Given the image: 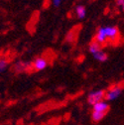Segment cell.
<instances>
[{
  "instance_id": "obj_1",
  "label": "cell",
  "mask_w": 124,
  "mask_h": 125,
  "mask_svg": "<svg viewBox=\"0 0 124 125\" xmlns=\"http://www.w3.org/2000/svg\"><path fill=\"white\" fill-rule=\"evenodd\" d=\"M104 95H105V91L102 89L93 90L89 92V94L87 95V102L90 105H93L99 101L104 100Z\"/></svg>"
},
{
  "instance_id": "obj_2",
  "label": "cell",
  "mask_w": 124,
  "mask_h": 125,
  "mask_svg": "<svg viewBox=\"0 0 124 125\" xmlns=\"http://www.w3.org/2000/svg\"><path fill=\"white\" fill-rule=\"evenodd\" d=\"M122 93V89L119 86H113L111 87L109 90L105 91V95H104V99L105 101H114L116 100Z\"/></svg>"
},
{
  "instance_id": "obj_3",
  "label": "cell",
  "mask_w": 124,
  "mask_h": 125,
  "mask_svg": "<svg viewBox=\"0 0 124 125\" xmlns=\"http://www.w3.org/2000/svg\"><path fill=\"white\" fill-rule=\"evenodd\" d=\"M103 31H104V35L107 39L110 40H115V38L118 36V29L114 26H107V27H103Z\"/></svg>"
},
{
  "instance_id": "obj_4",
  "label": "cell",
  "mask_w": 124,
  "mask_h": 125,
  "mask_svg": "<svg viewBox=\"0 0 124 125\" xmlns=\"http://www.w3.org/2000/svg\"><path fill=\"white\" fill-rule=\"evenodd\" d=\"M48 66V62L46 59L44 58H37L34 62L32 64V67L35 71H42V70H45Z\"/></svg>"
},
{
  "instance_id": "obj_5",
  "label": "cell",
  "mask_w": 124,
  "mask_h": 125,
  "mask_svg": "<svg viewBox=\"0 0 124 125\" xmlns=\"http://www.w3.org/2000/svg\"><path fill=\"white\" fill-rule=\"evenodd\" d=\"M108 108H109V105H108L107 101L102 100L99 101L95 104L92 105V111H97V112H102V113H106Z\"/></svg>"
},
{
  "instance_id": "obj_6",
  "label": "cell",
  "mask_w": 124,
  "mask_h": 125,
  "mask_svg": "<svg viewBox=\"0 0 124 125\" xmlns=\"http://www.w3.org/2000/svg\"><path fill=\"white\" fill-rule=\"evenodd\" d=\"M31 66L32 65L29 64V62H16V65L14 66V70L17 73H23V72H26Z\"/></svg>"
},
{
  "instance_id": "obj_7",
  "label": "cell",
  "mask_w": 124,
  "mask_h": 125,
  "mask_svg": "<svg viewBox=\"0 0 124 125\" xmlns=\"http://www.w3.org/2000/svg\"><path fill=\"white\" fill-rule=\"evenodd\" d=\"M88 50H89V52H90L92 55H93V54L99 52V51L102 50V49H101V45H100L99 43H97L96 41H93V42H92V43L89 45Z\"/></svg>"
},
{
  "instance_id": "obj_8",
  "label": "cell",
  "mask_w": 124,
  "mask_h": 125,
  "mask_svg": "<svg viewBox=\"0 0 124 125\" xmlns=\"http://www.w3.org/2000/svg\"><path fill=\"white\" fill-rule=\"evenodd\" d=\"M75 13L77 15V17L80 19H83L85 17L86 15V8L83 6V5H77L75 7Z\"/></svg>"
},
{
  "instance_id": "obj_9",
  "label": "cell",
  "mask_w": 124,
  "mask_h": 125,
  "mask_svg": "<svg viewBox=\"0 0 124 125\" xmlns=\"http://www.w3.org/2000/svg\"><path fill=\"white\" fill-rule=\"evenodd\" d=\"M93 58H94L96 61H98V62H105V61L108 59V56H107V54H106L104 51L100 50L99 52L93 54Z\"/></svg>"
},
{
  "instance_id": "obj_10",
  "label": "cell",
  "mask_w": 124,
  "mask_h": 125,
  "mask_svg": "<svg viewBox=\"0 0 124 125\" xmlns=\"http://www.w3.org/2000/svg\"><path fill=\"white\" fill-rule=\"evenodd\" d=\"M106 113H102V112H97V111H92L91 113V119L93 122H99L100 120L103 119V117L105 116Z\"/></svg>"
},
{
  "instance_id": "obj_11",
  "label": "cell",
  "mask_w": 124,
  "mask_h": 125,
  "mask_svg": "<svg viewBox=\"0 0 124 125\" xmlns=\"http://www.w3.org/2000/svg\"><path fill=\"white\" fill-rule=\"evenodd\" d=\"M8 67V62L5 59L0 58V73L4 72Z\"/></svg>"
},
{
  "instance_id": "obj_12",
  "label": "cell",
  "mask_w": 124,
  "mask_h": 125,
  "mask_svg": "<svg viewBox=\"0 0 124 125\" xmlns=\"http://www.w3.org/2000/svg\"><path fill=\"white\" fill-rule=\"evenodd\" d=\"M116 4L122 9V11H124V0H116Z\"/></svg>"
},
{
  "instance_id": "obj_13",
  "label": "cell",
  "mask_w": 124,
  "mask_h": 125,
  "mask_svg": "<svg viewBox=\"0 0 124 125\" xmlns=\"http://www.w3.org/2000/svg\"><path fill=\"white\" fill-rule=\"evenodd\" d=\"M62 3V0H53V5L55 7H59Z\"/></svg>"
}]
</instances>
